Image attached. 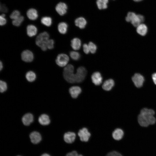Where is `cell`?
<instances>
[{
  "mask_svg": "<svg viewBox=\"0 0 156 156\" xmlns=\"http://www.w3.org/2000/svg\"><path fill=\"white\" fill-rule=\"evenodd\" d=\"M0 10L1 12L6 13L8 12V9L7 7L4 4L0 5Z\"/></svg>",
  "mask_w": 156,
  "mask_h": 156,
  "instance_id": "cell-38",
  "label": "cell"
},
{
  "mask_svg": "<svg viewBox=\"0 0 156 156\" xmlns=\"http://www.w3.org/2000/svg\"><path fill=\"white\" fill-rule=\"evenodd\" d=\"M54 41L52 39H49L47 42L46 46L47 49H53L54 47Z\"/></svg>",
  "mask_w": 156,
  "mask_h": 156,
  "instance_id": "cell-33",
  "label": "cell"
},
{
  "mask_svg": "<svg viewBox=\"0 0 156 156\" xmlns=\"http://www.w3.org/2000/svg\"><path fill=\"white\" fill-rule=\"evenodd\" d=\"M74 69V66L71 64L67 65L64 69L63 77L67 81L70 83H76Z\"/></svg>",
  "mask_w": 156,
  "mask_h": 156,
  "instance_id": "cell-3",
  "label": "cell"
},
{
  "mask_svg": "<svg viewBox=\"0 0 156 156\" xmlns=\"http://www.w3.org/2000/svg\"><path fill=\"white\" fill-rule=\"evenodd\" d=\"M126 21L127 22H130L135 27H137L143 22L144 20L143 16L141 14H136L133 12H129L125 18Z\"/></svg>",
  "mask_w": 156,
  "mask_h": 156,
  "instance_id": "cell-2",
  "label": "cell"
},
{
  "mask_svg": "<svg viewBox=\"0 0 156 156\" xmlns=\"http://www.w3.org/2000/svg\"><path fill=\"white\" fill-rule=\"evenodd\" d=\"M78 135L80 140L82 142H88L91 136L90 133L88 129L85 127L79 130Z\"/></svg>",
  "mask_w": 156,
  "mask_h": 156,
  "instance_id": "cell-8",
  "label": "cell"
},
{
  "mask_svg": "<svg viewBox=\"0 0 156 156\" xmlns=\"http://www.w3.org/2000/svg\"><path fill=\"white\" fill-rule=\"evenodd\" d=\"M26 31L27 35L30 37H32L36 35L37 29L35 25H29L27 26Z\"/></svg>",
  "mask_w": 156,
  "mask_h": 156,
  "instance_id": "cell-18",
  "label": "cell"
},
{
  "mask_svg": "<svg viewBox=\"0 0 156 156\" xmlns=\"http://www.w3.org/2000/svg\"><path fill=\"white\" fill-rule=\"evenodd\" d=\"M90 52L92 53H94L96 51L97 47L96 45L93 42H90L88 44Z\"/></svg>",
  "mask_w": 156,
  "mask_h": 156,
  "instance_id": "cell-30",
  "label": "cell"
},
{
  "mask_svg": "<svg viewBox=\"0 0 156 156\" xmlns=\"http://www.w3.org/2000/svg\"><path fill=\"white\" fill-rule=\"evenodd\" d=\"M70 55L71 58L74 60H77L80 57V54L79 53L76 51H71L70 53Z\"/></svg>",
  "mask_w": 156,
  "mask_h": 156,
  "instance_id": "cell-29",
  "label": "cell"
},
{
  "mask_svg": "<svg viewBox=\"0 0 156 156\" xmlns=\"http://www.w3.org/2000/svg\"><path fill=\"white\" fill-rule=\"evenodd\" d=\"M155 114L154 111L152 109H142L138 117V121L140 125L146 127L150 125L154 124L156 121L154 116Z\"/></svg>",
  "mask_w": 156,
  "mask_h": 156,
  "instance_id": "cell-1",
  "label": "cell"
},
{
  "mask_svg": "<svg viewBox=\"0 0 156 156\" xmlns=\"http://www.w3.org/2000/svg\"><path fill=\"white\" fill-rule=\"evenodd\" d=\"M49 34L47 32L44 31L39 34L36 38V44L43 51H45L47 49L46 44L47 41L49 39Z\"/></svg>",
  "mask_w": 156,
  "mask_h": 156,
  "instance_id": "cell-4",
  "label": "cell"
},
{
  "mask_svg": "<svg viewBox=\"0 0 156 156\" xmlns=\"http://www.w3.org/2000/svg\"><path fill=\"white\" fill-rule=\"evenodd\" d=\"M132 80L135 86L138 88H140L143 86L144 79L141 74L135 73L132 78Z\"/></svg>",
  "mask_w": 156,
  "mask_h": 156,
  "instance_id": "cell-7",
  "label": "cell"
},
{
  "mask_svg": "<svg viewBox=\"0 0 156 156\" xmlns=\"http://www.w3.org/2000/svg\"><path fill=\"white\" fill-rule=\"evenodd\" d=\"M148 31L147 26L144 24L141 23L137 27L136 31L140 35L144 36L146 35Z\"/></svg>",
  "mask_w": 156,
  "mask_h": 156,
  "instance_id": "cell-22",
  "label": "cell"
},
{
  "mask_svg": "<svg viewBox=\"0 0 156 156\" xmlns=\"http://www.w3.org/2000/svg\"><path fill=\"white\" fill-rule=\"evenodd\" d=\"M34 117L33 115L28 113L25 114L22 118V122L26 126L29 125L33 121Z\"/></svg>",
  "mask_w": 156,
  "mask_h": 156,
  "instance_id": "cell-15",
  "label": "cell"
},
{
  "mask_svg": "<svg viewBox=\"0 0 156 156\" xmlns=\"http://www.w3.org/2000/svg\"><path fill=\"white\" fill-rule=\"evenodd\" d=\"M114 85V80L110 79L105 81L103 83L102 87L103 89L107 91L111 90Z\"/></svg>",
  "mask_w": 156,
  "mask_h": 156,
  "instance_id": "cell-16",
  "label": "cell"
},
{
  "mask_svg": "<svg viewBox=\"0 0 156 156\" xmlns=\"http://www.w3.org/2000/svg\"><path fill=\"white\" fill-rule=\"evenodd\" d=\"M152 78L154 83L156 85V73L153 74Z\"/></svg>",
  "mask_w": 156,
  "mask_h": 156,
  "instance_id": "cell-39",
  "label": "cell"
},
{
  "mask_svg": "<svg viewBox=\"0 0 156 156\" xmlns=\"http://www.w3.org/2000/svg\"><path fill=\"white\" fill-rule=\"evenodd\" d=\"M34 56L33 53L30 50H26L22 52L21 54L22 60L27 62H32L34 59Z\"/></svg>",
  "mask_w": 156,
  "mask_h": 156,
  "instance_id": "cell-9",
  "label": "cell"
},
{
  "mask_svg": "<svg viewBox=\"0 0 156 156\" xmlns=\"http://www.w3.org/2000/svg\"><path fill=\"white\" fill-rule=\"evenodd\" d=\"M68 25L64 22L60 23L58 25V30L59 32L62 34H65L67 32Z\"/></svg>",
  "mask_w": 156,
  "mask_h": 156,
  "instance_id": "cell-24",
  "label": "cell"
},
{
  "mask_svg": "<svg viewBox=\"0 0 156 156\" xmlns=\"http://www.w3.org/2000/svg\"><path fill=\"white\" fill-rule=\"evenodd\" d=\"M20 13L17 10L14 11L10 15V18L13 20L17 19L20 16Z\"/></svg>",
  "mask_w": 156,
  "mask_h": 156,
  "instance_id": "cell-31",
  "label": "cell"
},
{
  "mask_svg": "<svg viewBox=\"0 0 156 156\" xmlns=\"http://www.w3.org/2000/svg\"><path fill=\"white\" fill-rule=\"evenodd\" d=\"M3 68V63L1 61H0V70H1Z\"/></svg>",
  "mask_w": 156,
  "mask_h": 156,
  "instance_id": "cell-40",
  "label": "cell"
},
{
  "mask_svg": "<svg viewBox=\"0 0 156 156\" xmlns=\"http://www.w3.org/2000/svg\"><path fill=\"white\" fill-rule=\"evenodd\" d=\"M108 1V0H97L96 4L99 9H105L107 7Z\"/></svg>",
  "mask_w": 156,
  "mask_h": 156,
  "instance_id": "cell-25",
  "label": "cell"
},
{
  "mask_svg": "<svg viewBox=\"0 0 156 156\" xmlns=\"http://www.w3.org/2000/svg\"><path fill=\"white\" fill-rule=\"evenodd\" d=\"M83 50L84 52L86 54L89 53L90 52L89 47L88 44H84L83 46Z\"/></svg>",
  "mask_w": 156,
  "mask_h": 156,
  "instance_id": "cell-36",
  "label": "cell"
},
{
  "mask_svg": "<svg viewBox=\"0 0 156 156\" xmlns=\"http://www.w3.org/2000/svg\"><path fill=\"white\" fill-rule=\"evenodd\" d=\"M7 88L6 83L3 81H0V91L1 92L3 93L6 91Z\"/></svg>",
  "mask_w": 156,
  "mask_h": 156,
  "instance_id": "cell-32",
  "label": "cell"
},
{
  "mask_svg": "<svg viewBox=\"0 0 156 156\" xmlns=\"http://www.w3.org/2000/svg\"><path fill=\"white\" fill-rule=\"evenodd\" d=\"M41 156H50L48 154L44 153L42 154Z\"/></svg>",
  "mask_w": 156,
  "mask_h": 156,
  "instance_id": "cell-41",
  "label": "cell"
},
{
  "mask_svg": "<svg viewBox=\"0 0 156 156\" xmlns=\"http://www.w3.org/2000/svg\"><path fill=\"white\" fill-rule=\"evenodd\" d=\"M69 61V57L67 55L64 53H61L57 56L55 62L58 66L63 67L67 66Z\"/></svg>",
  "mask_w": 156,
  "mask_h": 156,
  "instance_id": "cell-6",
  "label": "cell"
},
{
  "mask_svg": "<svg viewBox=\"0 0 156 156\" xmlns=\"http://www.w3.org/2000/svg\"><path fill=\"white\" fill-rule=\"evenodd\" d=\"M135 1V2H139L142 1V0H133Z\"/></svg>",
  "mask_w": 156,
  "mask_h": 156,
  "instance_id": "cell-42",
  "label": "cell"
},
{
  "mask_svg": "<svg viewBox=\"0 0 156 156\" xmlns=\"http://www.w3.org/2000/svg\"><path fill=\"white\" fill-rule=\"evenodd\" d=\"M71 46L73 49L75 50H79L81 46V42L79 38H75L71 41Z\"/></svg>",
  "mask_w": 156,
  "mask_h": 156,
  "instance_id": "cell-23",
  "label": "cell"
},
{
  "mask_svg": "<svg viewBox=\"0 0 156 156\" xmlns=\"http://www.w3.org/2000/svg\"><path fill=\"white\" fill-rule=\"evenodd\" d=\"M5 15L3 14L0 16V25L1 26L5 25L6 23V20L5 17Z\"/></svg>",
  "mask_w": 156,
  "mask_h": 156,
  "instance_id": "cell-34",
  "label": "cell"
},
{
  "mask_svg": "<svg viewBox=\"0 0 156 156\" xmlns=\"http://www.w3.org/2000/svg\"><path fill=\"white\" fill-rule=\"evenodd\" d=\"M123 135V131L120 128L115 129L112 133V136L113 138L117 140H121L122 138Z\"/></svg>",
  "mask_w": 156,
  "mask_h": 156,
  "instance_id": "cell-20",
  "label": "cell"
},
{
  "mask_svg": "<svg viewBox=\"0 0 156 156\" xmlns=\"http://www.w3.org/2000/svg\"><path fill=\"white\" fill-rule=\"evenodd\" d=\"M31 141L34 144H37L39 143L42 140V137L40 134L36 131L32 132L29 135Z\"/></svg>",
  "mask_w": 156,
  "mask_h": 156,
  "instance_id": "cell-12",
  "label": "cell"
},
{
  "mask_svg": "<svg viewBox=\"0 0 156 156\" xmlns=\"http://www.w3.org/2000/svg\"><path fill=\"white\" fill-rule=\"evenodd\" d=\"M106 156H122L121 154L116 151H113L108 153Z\"/></svg>",
  "mask_w": 156,
  "mask_h": 156,
  "instance_id": "cell-35",
  "label": "cell"
},
{
  "mask_svg": "<svg viewBox=\"0 0 156 156\" xmlns=\"http://www.w3.org/2000/svg\"><path fill=\"white\" fill-rule=\"evenodd\" d=\"M27 80L29 81L32 82L34 81L36 78V75L34 72L29 71L25 75Z\"/></svg>",
  "mask_w": 156,
  "mask_h": 156,
  "instance_id": "cell-26",
  "label": "cell"
},
{
  "mask_svg": "<svg viewBox=\"0 0 156 156\" xmlns=\"http://www.w3.org/2000/svg\"><path fill=\"white\" fill-rule=\"evenodd\" d=\"M75 25L81 29L84 28L87 24L86 19L83 17H79L77 18L75 21Z\"/></svg>",
  "mask_w": 156,
  "mask_h": 156,
  "instance_id": "cell-17",
  "label": "cell"
},
{
  "mask_svg": "<svg viewBox=\"0 0 156 156\" xmlns=\"http://www.w3.org/2000/svg\"><path fill=\"white\" fill-rule=\"evenodd\" d=\"M87 74L86 68L83 66L79 67L75 73L76 83H80L84 80Z\"/></svg>",
  "mask_w": 156,
  "mask_h": 156,
  "instance_id": "cell-5",
  "label": "cell"
},
{
  "mask_svg": "<svg viewBox=\"0 0 156 156\" xmlns=\"http://www.w3.org/2000/svg\"><path fill=\"white\" fill-rule=\"evenodd\" d=\"M81 92L80 87L77 86H74L71 87L69 89V92L73 98H76Z\"/></svg>",
  "mask_w": 156,
  "mask_h": 156,
  "instance_id": "cell-13",
  "label": "cell"
},
{
  "mask_svg": "<svg viewBox=\"0 0 156 156\" xmlns=\"http://www.w3.org/2000/svg\"><path fill=\"white\" fill-rule=\"evenodd\" d=\"M67 8V6L65 3L60 2L57 5L55 9L60 15L63 16L66 13Z\"/></svg>",
  "mask_w": 156,
  "mask_h": 156,
  "instance_id": "cell-10",
  "label": "cell"
},
{
  "mask_svg": "<svg viewBox=\"0 0 156 156\" xmlns=\"http://www.w3.org/2000/svg\"><path fill=\"white\" fill-rule=\"evenodd\" d=\"M76 138V134L73 132H68L64 133V139L68 143H72L74 142Z\"/></svg>",
  "mask_w": 156,
  "mask_h": 156,
  "instance_id": "cell-14",
  "label": "cell"
},
{
  "mask_svg": "<svg viewBox=\"0 0 156 156\" xmlns=\"http://www.w3.org/2000/svg\"><path fill=\"white\" fill-rule=\"evenodd\" d=\"M91 78L92 83L96 86H99L102 83V77L99 72H94L92 75Z\"/></svg>",
  "mask_w": 156,
  "mask_h": 156,
  "instance_id": "cell-11",
  "label": "cell"
},
{
  "mask_svg": "<svg viewBox=\"0 0 156 156\" xmlns=\"http://www.w3.org/2000/svg\"><path fill=\"white\" fill-rule=\"evenodd\" d=\"M27 15L28 18L31 20H36L38 16L37 11L34 8L28 10L27 12Z\"/></svg>",
  "mask_w": 156,
  "mask_h": 156,
  "instance_id": "cell-21",
  "label": "cell"
},
{
  "mask_svg": "<svg viewBox=\"0 0 156 156\" xmlns=\"http://www.w3.org/2000/svg\"><path fill=\"white\" fill-rule=\"evenodd\" d=\"M24 20V17L20 16L17 19L13 20L12 23L14 26L18 27L21 25Z\"/></svg>",
  "mask_w": 156,
  "mask_h": 156,
  "instance_id": "cell-28",
  "label": "cell"
},
{
  "mask_svg": "<svg viewBox=\"0 0 156 156\" xmlns=\"http://www.w3.org/2000/svg\"></svg>",
  "mask_w": 156,
  "mask_h": 156,
  "instance_id": "cell-43",
  "label": "cell"
},
{
  "mask_svg": "<svg viewBox=\"0 0 156 156\" xmlns=\"http://www.w3.org/2000/svg\"><path fill=\"white\" fill-rule=\"evenodd\" d=\"M38 121L40 124L42 125H48L50 122L49 117L45 114H42L39 117Z\"/></svg>",
  "mask_w": 156,
  "mask_h": 156,
  "instance_id": "cell-19",
  "label": "cell"
},
{
  "mask_svg": "<svg viewBox=\"0 0 156 156\" xmlns=\"http://www.w3.org/2000/svg\"><path fill=\"white\" fill-rule=\"evenodd\" d=\"M41 22L43 25L47 27H49L51 25L52 20L50 17L44 16L42 18Z\"/></svg>",
  "mask_w": 156,
  "mask_h": 156,
  "instance_id": "cell-27",
  "label": "cell"
},
{
  "mask_svg": "<svg viewBox=\"0 0 156 156\" xmlns=\"http://www.w3.org/2000/svg\"><path fill=\"white\" fill-rule=\"evenodd\" d=\"M66 156H83L81 154H79L76 151H73L68 153Z\"/></svg>",
  "mask_w": 156,
  "mask_h": 156,
  "instance_id": "cell-37",
  "label": "cell"
}]
</instances>
